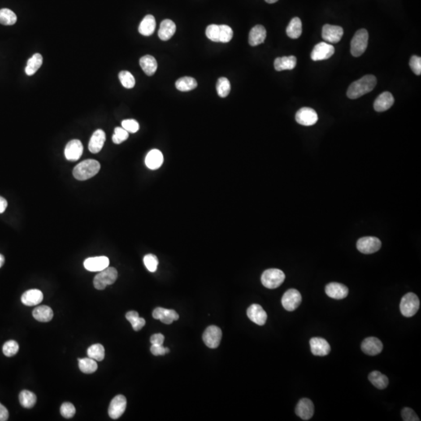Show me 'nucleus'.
Listing matches in <instances>:
<instances>
[{"mask_svg":"<svg viewBox=\"0 0 421 421\" xmlns=\"http://www.w3.org/2000/svg\"><path fill=\"white\" fill-rule=\"evenodd\" d=\"M216 90L218 96L221 97H227L231 90L230 80L226 77L219 78L217 81Z\"/></svg>","mask_w":421,"mask_h":421,"instance_id":"nucleus-42","label":"nucleus"},{"mask_svg":"<svg viewBox=\"0 0 421 421\" xmlns=\"http://www.w3.org/2000/svg\"><path fill=\"white\" fill-rule=\"evenodd\" d=\"M197 80L190 77L179 78L175 82V88L180 92H190L197 88Z\"/></svg>","mask_w":421,"mask_h":421,"instance_id":"nucleus-35","label":"nucleus"},{"mask_svg":"<svg viewBox=\"0 0 421 421\" xmlns=\"http://www.w3.org/2000/svg\"><path fill=\"white\" fill-rule=\"evenodd\" d=\"M43 300V293L38 289H30L26 291L21 296V302L28 306H36L41 304Z\"/></svg>","mask_w":421,"mask_h":421,"instance_id":"nucleus-27","label":"nucleus"},{"mask_svg":"<svg viewBox=\"0 0 421 421\" xmlns=\"http://www.w3.org/2000/svg\"><path fill=\"white\" fill-rule=\"evenodd\" d=\"M296 120L299 124L310 127L318 122V115L314 109L304 107L300 109L296 113Z\"/></svg>","mask_w":421,"mask_h":421,"instance_id":"nucleus-13","label":"nucleus"},{"mask_svg":"<svg viewBox=\"0 0 421 421\" xmlns=\"http://www.w3.org/2000/svg\"><path fill=\"white\" fill-rule=\"evenodd\" d=\"M154 319L160 320L162 323L170 325L174 321L179 319V314L173 310H169L162 307H157L152 313Z\"/></svg>","mask_w":421,"mask_h":421,"instance_id":"nucleus-22","label":"nucleus"},{"mask_svg":"<svg viewBox=\"0 0 421 421\" xmlns=\"http://www.w3.org/2000/svg\"><path fill=\"white\" fill-rule=\"evenodd\" d=\"M222 330L215 325L207 327L203 334V341L210 349H215L219 345L222 339Z\"/></svg>","mask_w":421,"mask_h":421,"instance_id":"nucleus-10","label":"nucleus"},{"mask_svg":"<svg viewBox=\"0 0 421 421\" xmlns=\"http://www.w3.org/2000/svg\"><path fill=\"white\" fill-rule=\"evenodd\" d=\"M5 262V257L2 254H0V268L2 267Z\"/></svg>","mask_w":421,"mask_h":421,"instance_id":"nucleus-55","label":"nucleus"},{"mask_svg":"<svg viewBox=\"0 0 421 421\" xmlns=\"http://www.w3.org/2000/svg\"><path fill=\"white\" fill-rule=\"evenodd\" d=\"M88 356L96 361H103L105 358V348L101 344H94L88 349Z\"/></svg>","mask_w":421,"mask_h":421,"instance_id":"nucleus-40","label":"nucleus"},{"mask_svg":"<svg viewBox=\"0 0 421 421\" xmlns=\"http://www.w3.org/2000/svg\"><path fill=\"white\" fill-rule=\"evenodd\" d=\"M109 259L105 256L89 257L84 262V266L88 271H101L109 267Z\"/></svg>","mask_w":421,"mask_h":421,"instance_id":"nucleus-20","label":"nucleus"},{"mask_svg":"<svg viewBox=\"0 0 421 421\" xmlns=\"http://www.w3.org/2000/svg\"><path fill=\"white\" fill-rule=\"evenodd\" d=\"M382 247V242L374 236H365L357 241V248L359 251L364 254H370L378 251Z\"/></svg>","mask_w":421,"mask_h":421,"instance_id":"nucleus-8","label":"nucleus"},{"mask_svg":"<svg viewBox=\"0 0 421 421\" xmlns=\"http://www.w3.org/2000/svg\"><path fill=\"white\" fill-rule=\"evenodd\" d=\"M61 415L65 418H72L75 413H76V409L74 407V405L70 402H64L61 405L60 408Z\"/></svg>","mask_w":421,"mask_h":421,"instance_id":"nucleus-47","label":"nucleus"},{"mask_svg":"<svg viewBox=\"0 0 421 421\" xmlns=\"http://www.w3.org/2000/svg\"><path fill=\"white\" fill-rule=\"evenodd\" d=\"M163 154L158 149L150 151L145 158V164L150 170H158L163 163Z\"/></svg>","mask_w":421,"mask_h":421,"instance_id":"nucleus-26","label":"nucleus"},{"mask_svg":"<svg viewBox=\"0 0 421 421\" xmlns=\"http://www.w3.org/2000/svg\"><path fill=\"white\" fill-rule=\"evenodd\" d=\"M18 350H19V345L14 340L6 342L2 346V352L6 357H13L18 353Z\"/></svg>","mask_w":421,"mask_h":421,"instance_id":"nucleus-44","label":"nucleus"},{"mask_svg":"<svg viewBox=\"0 0 421 421\" xmlns=\"http://www.w3.org/2000/svg\"><path fill=\"white\" fill-rule=\"evenodd\" d=\"M296 414L304 421H308L314 416V405L307 398L301 399L296 405Z\"/></svg>","mask_w":421,"mask_h":421,"instance_id":"nucleus-15","label":"nucleus"},{"mask_svg":"<svg viewBox=\"0 0 421 421\" xmlns=\"http://www.w3.org/2000/svg\"><path fill=\"white\" fill-rule=\"evenodd\" d=\"M155 19L152 15H147L144 17L142 21L140 22L138 31L140 35L144 36H150L154 33L155 30Z\"/></svg>","mask_w":421,"mask_h":421,"instance_id":"nucleus-30","label":"nucleus"},{"mask_svg":"<svg viewBox=\"0 0 421 421\" xmlns=\"http://www.w3.org/2000/svg\"><path fill=\"white\" fill-rule=\"evenodd\" d=\"M17 15L9 9L0 10V23L3 25H13L17 22Z\"/></svg>","mask_w":421,"mask_h":421,"instance_id":"nucleus-41","label":"nucleus"},{"mask_svg":"<svg viewBox=\"0 0 421 421\" xmlns=\"http://www.w3.org/2000/svg\"><path fill=\"white\" fill-rule=\"evenodd\" d=\"M343 27L339 26L325 24L322 28V38L329 44H335L340 41L343 36Z\"/></svg>","mask_w":421,"mask_h":421,"instance_id":"nucleus-12","label":"nucleus"},{"mask_svg":"<svg viewBox=\"0 0 421 421\" xmlns=\"http://www.w3.org/2000/svg\"><path fill=\"white\" fill-rule=\"evenodd\" d=\"M267 36V31L262 25H256L253 27L249 34V44L251 46H257L265 41Z\"/></svg>","mask_w":421,"mask_h":421,"instance_id":"nucleus-25","label":"nucleus"},{"mask_svg":"<svg viewBox=\"0 0 421 421\" xmlns=\"http://www.w3.org/2000/svg\"><path fill=\"white\" fill-rule=\"evenodd\" d=\"M105 133L102 130H97L95 131L88 144V149L94 154L98 153L103 148L105 144Z\"/></svg>","mask_w":421,"mask_h":421,"instance_id":"nucleus-24","label":"nucleus"},{"mask_svg":"<svg viewBox=\"0 0 421 421\" xmlns=\"http://www.w3.org/2000/svg\"><path fill=\"white\" fill-rule=\"evenodd\" d=\"M144 263L145 267L151 272H154L157 270L158 265V257L154 254H147L144 257Z\"/></svg>","mask_w":421,"mask_h":421,"instance_id":"nucleus-45","label":"nucleus"},{"mask_svg":"<svg viewBox=\"0 0 421 421\" xmlns=\"http://www.w3.org/2000/svg\"><path fill=\"white\" fill-rule=\"evenodd\" d=\"M247 314L249 319L257 325H264L267 322V313L259 304H252L249 306Z\"/></svg>","mask_w":421,"mask_h":421,"instance_id":"nucleus-17","label":"nucleus"},{"mask_svg":"<svg viewBox=\"0 0 421 421\" xmlns=\"http://www.w3.org/2000/svg\"><path fill=\"white\" fill-rule=\"evenodd\" d=\"M296 57L294 56L278 57L274 62V67L277 71L293 70L296 67Z\"/></svg>","mask_w":421,"mask_h":421,"instance_id":"nucleus-29","label":"nucleus"},{"mask_svg":"<svg viewBox=\"0 0 421 421\" xmlns=\"http://www.w3.org/2000/svg\"><path fill=\"white\" fill-rule=\"evenodd\" d=\"M334 53H335V48L333 45L323 41V42L318 43V45L314 46L310 54V57L312 60L314 61L326 60L327 58H331Z\"/></svg>","mask_w":421,"mask_h":421,"instance_id":"nucleus-9","label":"nucleus"},{"mask_svg":"<svg viewBox=\"0 0 421 421\" xmlns=\"http://www.w3.org/2000/svg\"><path fill=\"white\" fill-rule=\"evenodd\" d=\"M420 308V300L413 292L404 295L400 303V311L405 318H411L417 314Z\"/></svg>","mask_w":421,"mask_h":421,"instance_id":"nucleus-4","label":"nucleus"},{"mask_svg":"<svg viewBox=\"0 0 421 421\" xmlns=\"http://www.w3.org/2000/svg\"><path fill=\"white\" fill-rule=\"evenodd\" d=\"M287 34L292 39L299 38L302 34V22L299 18H292L287 27Z\"/></svg>","mask_w":421,"mask_h":421,"instance_id":"nucleus-33","label":"nucleus"},{"mask_svg":"<svg viewBox=\"0 0 421 421\" xmlns=\"http://www.w3.org/2000/svg\"><path fill=\"white\" fill-rule=\"evenodd\" d=\"M369 380L378 389H384L388 385V378L379 371H372L369 374Z\"/></svg>","mask_w":421,"mask_h":421,"instance_id":"nucleus-34","label":"nucleus"},{"mask_svg":"<svg viewBox=\"0 0 421 421\" xmlns=\"http://www.w3.org/2000/svg\"><path fill=\"white\" fill-rule=\"evenodd\" d=\"M175 29L176 27L173 21H172L171 19H164L160 24L158 37L162 41H168L173 36Z\"/></svg>","mask_w":421,"mask_h":421,"instance_id":"nucleus-28","label":"nucleus"},{"mask_svg":"<svg viewBox=\"0 0 421 421\" xmlns=\"http://www.w3.org/2000/svg\"><path fill=\"white\" fill-rule=\"evenodd\" d=\"M140 66L148 76H152L157 70L158 64L154 57L146 55L140 59Z\"/></svg>","mask_w":421,"mask_h":421,"instance_id":"nucleus-31","label":"nucleus"},{"mask_svg":"<svg viewBox=\"0 0 421 421\" xmlns=\"http://www.w3.org/2000/svg\"><path fill=\"white\" fill-rule=\"evenodd\" d=\"M19 403L23 407L30 409V408L33 407L36 403L37 397L33 392L27 391V390H23L19 393Z\"/></svg>","mask_w":421,"mask_h":421,"instance_id":"nucleus-37","label":"nucleus"},{"mask_svg":"<svg viewBox=\"0 0 421 421\" xmlns=\"http://www.w3.org/2000/svg\"><path fill=\"white\" fill-rule=\"evenodd\" d=\"M53 311L49 306L42 305L33 310V317L40 322H49L53 318Z\"/></svg>","mask_w":421,"mask_h":421,"instance_id":"nucleus-32","label":"nucleus"},{"mask_svg":"<svg viewBox=\"0 0 421 421\" xmlns=\"http://www.w3.org/2000/svg\"><path fill=\"white\" fill-rule=\"evenodd\" d=\"M126 318H127V321L131 322L133 329L136 331H140L146 324L145 320L144 318H140L138 313L134 311V310L127 312V314H126Z\"/></svg>","mask_w":421,"mask_h":421,"instance_id":"nucleus-38","label":"nucleus"},{"mask_svg":"<svg viewBox=\"0 0 421 421\" xmlns=\"http://www.w3.org/2000/svg\"><path fill=\"white\" fill-rule=\"evenodd\" d=\"M83 151H84V148H83V144L80 140H70V142L66 144V148H65V157L69 161L75 162L81 157Z\"/></svg>","mask_w":421,"mask_h":421,"instance_id":"nucleus-19","label":"nucleus"},{"mask_svg":"<svg viewBox=\"0 0 421 421\" xmlns=\"http://www.w3.org/2000/svg\"><path fill=\"white\" fill-rule=\"evenodd\" d=\"M402 417L404 421H419V417H417L415 412L410 408L405 407L402 410Z\"/></svg>","mask_w":421,"mask_h":421,"instance_id":"nucleus-50","label":"nucleus"},{"mask_svg":"<svg viewBox=\"0 0 421 421\" xmlns=\"http://www.w3.org/2000/svg\"><path fill=\"white\" fill-rule=\"evenodd\" d=\"M394 101L395 99L392 94L388 92H383L374 101V110L379 113L387 111L393 105Z\"/></svg>","mask_w":421,"mask_h":421,"instance_id":"nucleus-23","label":"nucleus"},{"mask_svg":"<svg viewBox=\"0 0 421 421\" xmlns=\"http://www.w3.org/2000/svg\"><path fill=\"white\" fill-rule=\"evenodd\" d=\"M78 362H79V368L84 374H92L97 370V362L93 359L90 357L78 359Z\"/></svg>","mask_w":421,"mask_h":421,"instance_id":"nucleus-39","label":"nucleus"},{"mask_svg":"<svg viewBox=\"0 0 421 421\" xmlns=\"http://www.w3.org/2000/svg\"><path fill=\"white\" fill-rule=\"evenodd\" d=\"M8 203L6 199L0 196V214H2L5 211L6 208H7Z\"/></svg>","mask_w":421,"mask_h":421,"instance_id":"nucleus-54","label":"nucleus"},{"mask_svg":"<svg viewBox=\"0 0 421 421\" xmlns=\"http://www.w3.org/2000/svg\"><path fill=\"white\" fill-rule=\"evenodd\" d=\"M376 84L377 79L375 77L366 75L350 84L347 91V96L350 99L359 98L373 91Z\"/></svg>","mask_w":421,"mask_h":421,"instance_id":"nucleus-1","label":"nucleus"},{"mask_svg":"<svg viewBox=\"0 0 421 421\" xmlns=\"http://www.w3.org/2000/svg\"><path fill=\"white\" fill-rule=\"evenodd\" d=\"M129 137V133L123 127H116L114 130V134L113 135V141L116 144H121Z\"/></svg>","mask_w":421,"mask_h":421,"instance_id":"nucleus-46","label":"nucleus"},{"mask_svg":"<svg viewBox=\"0 0 421 421\" xmlns=\"http://www.w3.org/2000/svg\"><path fill=\"white\" fill-rule=\"evenodd\" d=\"M9 418V411L3 405L0 403V421H7Z\"/></svg>","mask_w":421,"mask_h":421,"instance_id":"nucleus-53","label":"nucleus"},{"mask_svg":"<svg viewBox=\"0 0 421 421\" xmlns=\"http://www.w3.org/2000/svg\"><path fill=\"white\" fill-rule=\"evenodd\" d=\"M100 170L99 162L94 159L84 160L74 168L73 173L78 180H87L97 175Z\"/></svg>","mask_w":421,"mask_h":421,"instance_id":"nucleus-2","label":"nucleus"},{"mask_svg":"<svg viewBox=\"0 0 421 421\" xmlns=\"http://www.w3.org/2000/svg\"><path fill=\"white\" fill-rule=\"evenodd\" d=\"M369 35L366 29L359 30L351 41V53L353 57L362 56L368 45Z\"/></svg>","mask_w":421,"mask_h":421,"instance_id":"nucleus-6","label":"nucleus"},{"mask_svg":"<svg viewBox=\"0 0 421 421\" xmlns=\"http://www.w3.org/2000/svg\"><path fill=\"white\" fill-rule=\"evenodd\" d=\"M277 1H278V0H265V2L270 4L275 3Z\"/></svg>","mask_w":421,"mask_h":421,"instance_id":"nucleus-56","label":"nucleus"},{"mask_svg":"<svg viewBox=\"0 0 421 421\" xmlns=\"http://www.w3.org/2000/svg\"><path fill=\"white\" fill-rule=\"evenodd\" d=\"M122 127L125 129L127 132L134 134V133L138 131L140 126H139V123L134 119H125L122 122Z\"/></svg>","mask_w":421,"mask_h":421,"instance_id":"nucleus-48","label":"nucleus"},{"mask_svg":"<svg viewBox=\"0 0 421 421\" xmlns=\"http://www.w3.org/2000/svg\"><path fill=\"white\" fill-rule=\"evenodd\" d=\"M127 408V399L123 395L113 398L109 405V415L112 419L116 420L123 415Z\"/></svg>","mask_w":421,"mask_h":421,"instance_id":"nucleus-14","label":"nucleus"},{"mask_svg":"<svg viewBox=\"0 0 421 421\" xmlns=\"http://www.w3.org/2000/svg\"><path fill=\"white\" fill-rule=\"evenodd\" d=\"M361 349L365 354L369 356H376L382 353L383 344L380 339L376 337H368L361 343Z\"/></svg>","mask_w":421,"mask_h":421,"instance_id":"nucleus-16","label":"nucleus"},{"mask_svg":"<svg viewBox=\"0 0 421 421\" xmlns=\"http://www.w3.org/2000/svg\"><path fill=\"white\" fill-rule=\"evenodd\" d=\"M151 353L154 356H162L170 353V349L167 347H164L162 345H152Z\"/></svg>","mask_w":421,"mask_h":421,"instance_id":"nucleus-51","label":"nucleus"},{"mask_svg":"<svg viewBox=\"0 0 421 421\" xmlns=\"http://www.w3.org/2000/svg\"><path fill=\"white\" fill-rule=\"evenodd\" d=\"M310 350L314 356L324 357L331 352V346L327 340L322 338H312L310 340Z\"/></svg>","mask_w":421,"mask_h":421,"instance_id":"nucleus-18","label":"nucleus"},{"mask_svg":"<svg viewBox=\"0 0 421 421\" xmlns=\"http://www.w3.org/2000/svg\"><path fill=\"white\" fill-rule=\"evenodd\" d=\"M206 36L214 42H230L233 37V31L228 25L210 24L206 28Z\"/></svg>","mask_w":421,"mask_h":421,"instance_id":"nucleus-3","label":"nucleus"},{"mask_svg":"<svg viewBox=\"0 0 421 421\" xmlns=\"http://www.w3.org/2000/svg\"><path fill=\"white\" fill-rule=\"evenodd\" d=\"M118 272L115 268L108 267L95 277L94 287L97 289L102 290L109 285L113 284L116 281Z\"/></svg>","mask_w":421,"mask_h":421,"instance_id":"nucleus-7","label":"nucleus"},{"mask_svg":"<svg viewBox=\"0 0 421 421\" xmlns=\"http://www.w3.org/2000/svg\"><path fill=\"white\" fill-rule=\"evenodd\" d=\"M302 301V296L298 290L290 288L285 292L282 298L283 307L288 311H293L298 308Z\"/></svg>","mask_w":421,"mask_h":421,"instance_id":"nucleus-11","label":"nucleus"},{"mask_svg":"<svg viewBox=\"0 0 421 421\" xmlns=\"http://www.w3.org/2000/svg\"><path fill=\"white\" fill-rule=\"evenodd\" d=\"M409 66L413 72L420 76L421 74V58L417 56H413L409 61Z\"/></svg>","mask_w":421,"mask_h":421,"instance_id":"nucleus-49","label":"nucleus"},{"mask_svg":"<svg viewBox=\"0 0 421 421\" xmlns=\"http://www.w3.org/2000/svg\"><path fill=\"white\" fill-rule=\"evenodd\" d=\"M119 79L124 88L131 89L134 87V77L129 71H121L119 74Z\"/></svg>","mask_w":421,"mask_h":421,"instance_id":"nucleus-43","label":"nucleus"},{"mask_svg":"<svg viewBox=\"0 0 421 421\" xmlns=\"http://www.w3.org/2000/svg\"><path fill=\"white\" fill-rule=\"evenodd\" d=\"M285 278L284 272L279 269H268L261 275V283L264 287L272 289L280 287L284 282Z\"/></svg>","mask_w":421,"mask_h":421,"instance_id":"nucleus-5","label":"nucleus"},{"mask_svg":"<svg viewBox=\"0 0 421 421\" xmlns=\"http://www.w3.org/2000/svg\"><path fill=\"white\" fill-rule=\"evenodd\" d=\"M327 296L335 300H343L349 294V289L345 285L338 283H331L325 287Z\"/></svg>","mask_w":421,"mask_h":421,"instance_id":"nucleus-21","label":"nucleus"},{"mask_svg":"<svg viewBox=\"0 0 421 421\" xmlns=\"http://www.w3.org/2000/svg\"><path fill=\"white\" fill-rule=\"evenodd\" d=\"M43 58L41 54L35 53L33 57L27 61V66L25 68V73L28 76L33 75L37 72V70L41 67L42 65Z\"/></svg>","mask_w":421,"mask_h":421,"instance_id":"nucleus-36","label":"nucleus"},{"mask_svg":"<svg viewBox=\"0 0 421 421\" xmlns=\"http://www.w3.org/2000/svg\"><path fill=\"white\" fill-rule=\"evenodd\" d=\"M164 340H165V337L162 334H154V335H152V337H151L152 345H163Z\"/></svg>","mask_w":421,"mask_h":421,"instance_id":"nucleus-52","label":"nucleus"}]
</instances>
